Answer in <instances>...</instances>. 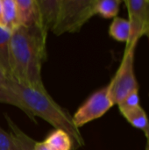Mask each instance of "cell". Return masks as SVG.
<instances>
[{
  "instance_id": "11",
  "label": "cell",
  "mask_w": 149,
  "mask_h": 150,
  "mask_svg": "<svg viewBox=\"0 0 149 150\" xmlns=\"http://www.w3.org/2000/svg\"><path fill=\"white\" fill-rule=\"evenodd\" d=\"M11 38V32L4 26H0V67L10 78H11V67H10Z\"/></svg>"
},
{
  "instance_id": "1",
  "label": "cell",
  "mask_w": 149,
  "mask_h": 150,
  "mask_svg": "<svg viewBox=\"0 0 149 150\" xmlns=\"http://www.w3.org/2000/svg\"><path fill=\"white\" fill-rule=\"evenodd\" d=\"M47 36L38 25L19 26L11 33V78L21 84L46 91L41 68L47 58Z\"/></svg>"
},
{
  "instance_id": "23",
  "label": "cell",
  "mask_w": 149,
  "mask_h": 150,
  "mask_svg": "<svg viewBox=\"0 0 149 150\" xmlns=\"http://www.w3.org/2000/svg\"><path fill=\"white\" fill-rule=\"evenodd\" d=\"M146 150H149V139H147V147Z\"/></svg>"
},
{
  "instance_id": "9",
  "label": "cell",
  "mask_w": 149,
  "mask_h": 150,
  "mask_svg": "<svg viewBox=\"0 0 149 150\" xmlns=\"http://www.w3.org/2000/svg\"><path fill=\"white\" fill-rule=\"evenodd\" d=\"M119 111L133 127L143 131L147 139H149L148 118L141 105L133 108H119Z\"/></svg>"
},
{
  "instance_id": "7",
  "label": "cell",
  "mask_w": 149,
  "mask_h": 150,
  "mask_svg": "<svg viewBox=\"0 0 149 150\" xmlns=\"http://www.w3.org/2000/svg\"><path fill=\"white\" fill-rule=\"evenodd\" d=\"M36 2L38 7V26L47 35L56 23L61 0H36Z\"/></svg>"
},
{
  "instance_id": "15",
  "label": "cell",
  "mask_w": 149,
  "mask_h": 150,
  "mask_svg": "<svg viewBox=\"0 0 149 150\" xmlns=\"http://www.w3.org/2000/svg\"><path fill=\"white\" fill-rule=\"evenodd\" d=\"M0 103L7 104L20 109L24 113H25L30 118L31 120L36 122L35 117L29 111V109L25 105V104L21 101V99L9 88H6L2 85H0Z\"/></svg>"
},
{
  "instance_id": "2",
  "label": "cell",
  "mask_w": 149,
  "mask_h": 150,
  "mask_svg": "<svg viewBox=\"0 0 149 150\" xmlns=\"http://www.w3.org/2000/svg\"><path fill=\"white\" fill-rule=\"evenodd\" d=\"M8 88L13 91L29 109L32 115L40 117L53 126L55 129L66 132L78 146H84L85 142L73 122L72 116L67 110L60 106L46 91L37 90L21 84L12 79L10 80Z\"/></svg>"
},
{
  "instance_id": "5",
  "label": "cell",
  "mask_w": 149,
  "mask_h": 150,
  "mask_svg": "<svg viewBox=\"0 0 149 150\" xmlns=\"http://www.w3.org/2000/svg\"><path fill=\"white\" fill-rule=\"evenodd\" d=\"M113 105L109 96L108 86H105L94 92L76 110L72 116L73 122L79 129L89 122L101 118Z\"/></svg>"
},
{
  "instance_id": "16",
  "label": "cell",
  "mask_w": 149,
  "mask_h": 150,
  "mask_svg": "<svg viewBox=\"0 0 149 150\" xmlns=\"http://www.w3.org/2000/svg\"><path fill=\"white\" fill-rule=\"evenodd\" d=\"M121 3L120 0H97L95 5L96 14L105 18H116Z\"/></svg>"
},
{
  "instance_id": "3",
  "label": "cell",
  "mask_w": 149,
  "mask_h": 150,
  "mask_svg": "<svg viewBox=\"0 0 149 150\" xmlns=\"http://www.w3.org/2000/svg\"><path fill=\"white\" fill-rule=\"evenodd\" d=\"M97 0H61L60 11L52 32L60 36L65 33H77L96 15Z\"/></svg>"
},
{
  "instance_id": "13",
  "label": "cell",
  "mask_w": 149,
  "mask_h": 150,
  "mask_svg": "<svg viewBox=\"0 0 149 150\" xmlns=\"http://www.w3.org/2000/svg\"><path fill=\"white\" fill-rule=\"evenodd\" d=\"M3 26L11 33L19 27L18 20L17 4L15 0H2Z\"/></svg>"
},
{
  "instance_id": "18",
  "label": "cell",
  "mask_w": 149,
  "mask_h": 150,
  "mask_svg": "<svg viewBox=\"0 0 149 150\" xmlns=\"http://www.w3.org/2000/svg\"><path fill=\"white\" fill-rule=\"evenodd\" d=\"M0 150H16L13 139L10 133L0 127Z\"/></svg>"
},
{
  "instance_id": "10",
  "label": "cell",
  "mask_w": 149,
  "mask_h": 150,
  "mask_svg": "<svg viewBox=\"0 0 149 150\" xmlns=\"http://www.w3.org/2000/svg\"><path fill=\"white\" fill-rule=\"evenodd\" d=\"M6 122L10 127V134L13 139V142L15 145L16 150H34V144L36 141L32 139L26 134H25L16 124L12 121V120L5 115Z\"/></svg>"
},
{
  "instance_id": "12",
  "label": "cell",
  "mask_w": 149,
  "mask_h": 150,
  "mask_svg": "<svg viewBox=\"0 0 149 150\" xmlns=\"http://www.w3.org/2000/svg\"><path fill=\"white\" fill-rule=\"evenodd\" d=\"M44 142L51 150H71L73 147L70 136L61 129H55Z\"/></svg>"
},
{
  "instance_id": "14",
  "label": "cell",
  "mask_w": 149,
  "mask_h": 150,
  "mask_svg": "<svg viewBox=\"0 0 149 150\" xmlns=\"http://www.w3.org/2000/svg\"><path fill=\"white\" fill-rule=\"evenodd\" d=\"M109 34L117 41L127 43L130 37V23L128 19L119 17L114 18L109 27Z\"/></svg>"
},
{
  "instance_id": "17",
  "label": "cell",
  "mask_w": 149,
  "mask_h": 150,
  "mask_svg": "<svg viewBox=\"0 0 149 150\" xmlns=\"http://www.w3.org/2000/svg\"><path fill=\"white\" fill-rule=\"evenodd\" d=\"M119 108H133L140 105V97H139V90H135L127 95L125 99L118 105Z\"/></svg>"
},
{
  "instance_id": "6",
  "label": "cell",
  "mask_w": 149,
  "mask_h": 150,
  "mask_svg": "<svg viewBox=\"0 0 149 150\" xmlns=\"http://www.w3.org/2000/svg\"><path fill=\"white\" fill-rule=\"evenodd\" d=\"M130 23V37L126 48H136L139 40L145 35L149 22V0L124 1Z\"/></svg>"
},
{
  "instance_id": "22",
  "label": "cell",
  "mask_w": 149,
  "mask_h": 150,
  "mask_svg": "<svg viewBox=\"0 0 149 150\" xmlns=\"http://www.w3.org/2000/svg\"><path fill=\"white\" fill-rule=\"evenodd\" d=\"M145 35H147V36H148L149 37V22H148V27H147V30H146V33H145Z\"/></svg>"
},
{
  "instance_id": "20",
  "label": "cell",
  "mask_w": 149,
  "mask_h": 150,
  "mask_svg": "<svg viewBox=\"0 0 149 150\" xmlns=\"http://www.w3.org/2000/svg\"><path fill=\"white\" fill-rule=\"evenodd\" d=\"M34 150H51L50 148L43 142H36L34 144Z\"/></svg>"
},
{
  "instance_id": "21",
  "label": "cell",
  "mask_w": 149,
  "mask_h": 150,
  "mask_svg": "<svg viewBox=\"0 0 149 150\" xmlns=\"http://www.w3.org/2000/svg\"><path fill=\"white\" fill-rule=\"evenodd\" d=\"M0 26H3V5H2V0H0Z\"/></svg>"
},
{
  "instance_id": "4",
  "label": "cell",
  "mask_w": 149,
  "mask_h": 150,
  "mask_svg": "<svg viewBox=\"0 0 149 150\" xmlns=\"http://www.w3.org/2000/svg\"><path fill=\"white\" fill-rule=\"evenodd\" d=\"M135 48H126L121 63L108 86V92L113 105H119L125 98L139 90L134 74Z\"/></svg>"
},
{
  "instance_id": "8",
  "label": "cell",
  "mask_w": 149,
  "mask_h": 150,
  "mask_svg": "<svg viewBox=\"0 0 149 150\" xmlns=\"http://www.w3.org/2000/svg\"><path fill=\"white\" fill-rule=\"evenodd\" d=\"M19 26L38 25V7L36 0H15Z\"/></svg>"
},
{
  "instance_id": "19",
  "label": "cell",
  "mask_w": 149,
  "mask_h": 150,
  "mask_svg": "<svg viewBox=\"0 0 149 150\" xmlns=\"http://www.w3.org/2000/svg\"><path fill=\"white\" fill-rule=\"evenodd\" d=\"M10 80H11V78L4 73V71L0 67V85L8 88V84H9Z\"/></svg>"
}]
</instances>
